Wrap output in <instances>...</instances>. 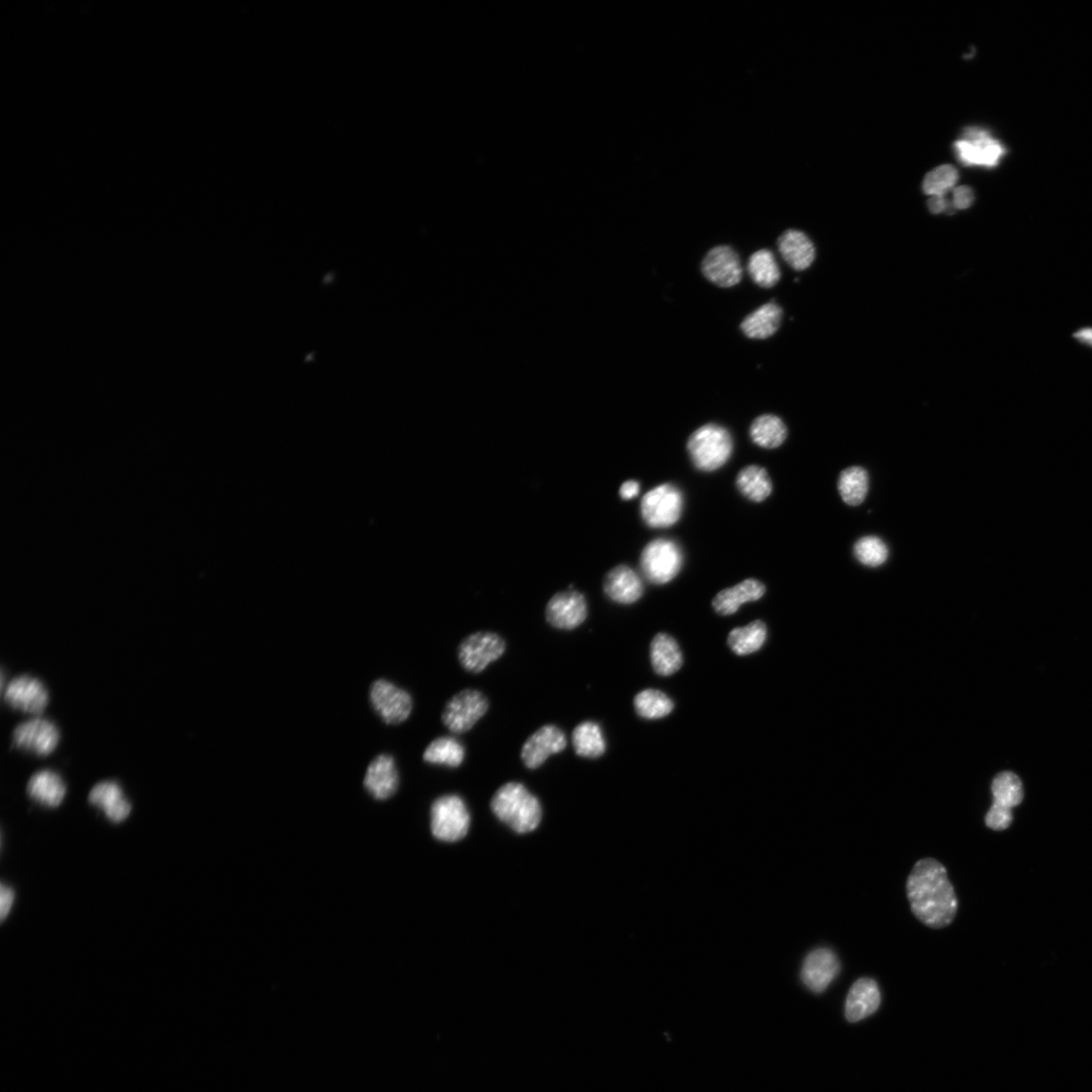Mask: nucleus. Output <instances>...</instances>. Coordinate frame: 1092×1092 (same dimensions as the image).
Listing matches in <instances>:
<instances>
[{
	"label": "nucleus",
	"instance_id": "1",
	"mask_svg": "<svg viewBox=\"0 0 1092 1092\" xmlns=\"http://www.w3.org/2000/svg\"><path fill=\"white\" fill-rule=\"evenodd\" d=\"M906 891L913 915L927 927L943 928L955 920L958 910L955 889L946 868L936 859H922L912 868Z\"/></svg>",
	"mask_w": 1092,
	"mask_h": 1092
},
{
	"label": "nucleus",
	"instance_id": "2",
	"mask_svg": "<svg viewBox=\"0 0 1092 1092\" xmlns=\"http://www.w3.org/2000/svg\"><path fill=\"white\" fill-rule=\"evenodd\" d=\"M491 808L495 817L519 833L535 830L543 819L540 800L519 782L501 786L494 794Z\"/></svg>",
	"mask_w": 1092,
	"mask_h": 1092
},
{
	"label": "nucleus",
	"instance_id": "3",
	"mask_svg": "<svg viewBox=\"0 0 1092 1092\" xmlns=\"http://www.w3.org/2000/svg\"><path fill=\"white\" fill-rule=\"evenodd\" d=\"M687 449L695 468L703 471L717 470L730 459L732 436L719 424H706L690 436Z\"/></svg>",
	"mask_w": 1092,
	"mask_h": 1092
},
{
	"label": "nucleus",
	"instance_id": "4",
	"mask_svg": "<svg viewBox=\"0 0 1092 1092\" xmlns=\"http://www.w3.org/2000/svg\"><path fill=\"white\" fill-rule=\"evenodd\" d=\"M431 831L443 842H458L467 836L470 816L466 802L458 796L437 799L431 806Z\"/></svg>",
	"mask_w": 1092,
	"mask_h": 1092
},
{
	"label": "nucleus",
	"instance_id": "5",
	"mask_svg": "<svg viewBox=\"0 0 1092 1092\" xmlns=\"http://www.w3.org/2000/svg\"><path fill=\"white\" fill-rule=\"evenodd\" d=\"M683 562V551L676 542L659 539L645 547L641 557V568L650 583L663 585L677 577Z\"/></svg>",
	"mask_w": 1092,
	"mask_h": 1092
},
{
	"label": "nucleus",
	"instance_id": "6",
	"mask_svg": "<svg viewBox=\"0 0 1092 1092\" xmlns=\"http://www.w3.org/2000/svg\"><path fill=\"white\" fill-rule=\"evenodd\" d=\"M684 509L682 491L673 484L653 488L642 500L644 521L653 528H666L676 524Z\"/></svg>",
	"mask_w": 1092,
	"mask_h": 1092
},
{
	"label": "nucleus",
	"instance_id": "7",
	"mask_svg": "<svg viewBox=\"0 0 1092 1092\" xmlns=\"http://www.w3.org/2000/svg\"><path fill=\"white\" fill-rule=\"evenodd\" d=\"M956 155L967 166L994 168L1005 154L1004 147L988 131L980 128H968L955 142Z\"/></svg>",
	"mask_w": 1092,
	"mask_h": 1092
},
{
	"label": "nucleus",
	"instance_id": "8",
	"mask_svg": "<svg viewBox=\"0 0 1092 1092\" xmlns=\"http://www.w3.org/2000/svg\"><path fill=\"white\" fill-rule=\"evenodd\" d=\"M489 707V700L482 692L465 689L446 703L443 712L444 724L453 733H465L486 716Z\"/></svg>",
	"mask_w": 1092,
	"mask_h": 1092
},
{
	"label": "nucleus",
	"instance_id": "9",
	"mask_svg": "<svg viewBox=\"0 0 1092 1092\" xmlns=\"http://www.w3.org/2000/svg\"><path fill=\"white\" fill-rule=\"evenodd\" d=\"M506 651V643L499 634L480 631L469 635L459 647L458 655L462 667L473 673H480L495 661L499 660Z\"/></svg>",
	"mask_w": 1092,
	"mask_h": 1092
},
{
	"label": "nucleus",
	"instance_id": "10",
	"mask_svg": "<svg viewBox=\"0 0 1092 1092\" xmlns=\"http://www.w3.org/2000/svg\"><path fill=\"white\" fill-rule=\"evenodd\" d=\"M370 700L374 710L388 724H399L410 717L413 709L411 695L386 680L372 684Z\"/></svg>",
	"mask_w": 1092,
	"mask_h": 1092
},
{
	"label": "nucleus",
	"instance_id": "11",
	"mask_svg": "<svg viewBox=\"0 0 1092 1092\" xmlns=\"http://www.w3.org/2000/svg\"><path fill=\"white\" fill-rule=\"evenodd\" d=\"M587 618V601L577 590L555 594L546 605V622L557 629L572 630L582 625Z\"/></svg>",
	"mask_w": 1092,
	"mask_h": 1092
},
{
	"label": "nucleus",
	"instance_id": "12",
	"mask_svg": "<svg viewBox=\"0 0 1092 1092\" xmlns=\"http://www.w3.org/2000/svg\"><path fill=\"white\" fill-rule=\"evenodd\" d=\"M61 740L57 726L43 719H35L19 724L13 733V745L38 757L52 753Z\"/></svg>",
	"mask_w": 1092,
	"mask_h": 1092
},
{
	"label": "nucleus",
	"instance_id": "13",
	"mask_svg": "<svg viewBox=\"0 0 1092 1092\" xmlns=\"http://www.w3.org/2000/svg\"><path fill=\"white\" fill-rule=\"evenodd\" d=\"M568 746L565 732L557 725L546 724L536 730L521 749V760L530 770L539 769L546 760L562 752Z\"/></svg>",
	"mask_w": 1092,
	"mask_h": 1092
},
{
	"label": "nucleus",
	"instance_id": "14",
	"mask_svg": "<svg viewBox=\"0 0 1092 1092\" xmlns=\"http://www.w3.org/2000/svg\"><path fill=\"white\" fill-rule=\"evenodd\" d=\"M840 971L841 963L836 952L827 948H820L809 952L805 958L801 979L814 994H823Z\"/></svg>",
	"mask_w": 1092,
	"mask_h": 1092
},
{
	"label": "nucleus",
	"instance_id": "15",
	"mask_svg": "<svg viewBox=\"0 0 1092 1092\" xmlns=\"http://www.w3.org/2000/svg\"><path fill=\"white\" fill-rule=\"evenodd\" d=\"M706 279L722 288L737 286L743 277V267L736 251L728 246L711 249L702 263Z\"/></svg>",
	"mask_w": 1092,
	"mask_h": 1092
},
{
	"label": "nucleus",
	"instance_id": "16",
	"mask_svg": "<svg viewBox=\"0 0 1092 1092\" xmlns=\"http://www.w3.org/2000/svg\"><path fill=\"white\" fill-rule=\"evenodd\" d=\"M8 705L24 713H42L49 703V693L44 684L30 676L13 679L4 694Z\"/></svg>",
	"mask_w": 1092,
	"mask_h": 1092
},
{
	"label": "nucleus",
	"instance_id": "17",
	"mask_svg": "<svg viewBox=\"0 0 1092 1092\" xmlns=\"http://www.w3.org/2000/svg\"><path fill=\"white\" fill-rule=\"evenodd\" d=\"M603 587L610 600L622 605L638 602L645 591L640 575L624 565L615 567L606 574Z\"/></svg>",
	"mask_w": 1092,
	"mask_h": 1092
},
{
	"label": "nucleus",
	"instance_id": "18",
	"mask_svg": "<svg viewBox=\"0 0 1092 1092\" xmlns=\"http://www.w3.org/2000/svg\"><path fill=\"white\" fill-rule=\"evenodd\" d=\"M881 1003L878 984L871 978H861L852 984L846 1001V1018L850 1023L860 1022L876 1012Z\"/></svg>",
	"mask_w": 1092,
	"mask_h": 1092
},
{
	"label": "nucleus",
	"instance_id": "19",
	"mask_svg": "<svg viewBox=\"0 0 1092 1092\" xmlns=\"http://www.w3.org/2000/svg\"><path fill=\"white\" fill-rule=\"evenodd\" d=\"M399 774L395 762L389 754H381L369 765L365 787L377 800H386L398 790Z\"/></svg>",
	"mask_w": 1092,
	"mask_h": 1092
},
{
	"label": "nucleus",
	"instance_id": "20",
	"mask_svg": "<svg viewBox=\"0 0 1092 1092\" xmlns=\"http://www.w3.org/2000/svg\"><path fill=\"white\" fill-rule=\"evenodd\" d=\"M89 803L102 810L105 816L114 824L127 820L132 806L124 796L120 785L113 781H105L95 785L89 793Z\"/></svg>",
	"mask_w": 1092,
	"mask_h": 1092
},
{
	"label": "nucleus",
	"instance_id": "21",
	"mask_svg": "<svg viewBox=\"0 0 1092 1092\" xmlns=\"http://www.w3.org/2000/svg\"><path fill=\"white\" fill-rule=\"evenodd\" d=\"M766 593L765 585L756 579H748L742 583L724 591L714 597L712 605L719 614L732 615L737 613L742 605L758 601Z\"/></svg>",
	"mask_w": 1092,
	"mask_h": 1092
},
{
	"label": "nucleus",
	"instance_id": "22",
	"mask_svg": "<svg viewBox=\"0 0 1092 1092\" xmlns=\"http://www.w3.org/2000/svg\"><path fill=\"white\" fill-rule=\"evenodd\" d=\"M778 248L783 260L798 271L809 268L816 260V247L808 236L799 230L786 231L779 238Z\"/></svg>",
	"mask_w": 1092,
	"mask_h": 1092
},
{
	"label": "nucleus",
	"instance_id": "23",
	"mask_svg": "<svg viewBox=\"0 0 1092 1092\" xmlns=\"http://www.w3.org/2000/svg\"><path fill=\"white\" fill-rule=\"evenodd\" d=\"M27 791L29 797L38 804L56 808L65 799L66 785L57 773L44 770L34 774L28 783Z\"/></svg>",
	"mask_w": 1092,
	"mask_h": 1092
},
{
	"label": "nucleus",
	"instance_id": "24",
	"mask_svg": "<svg viewBox=\"0 0 1092 1092\" xmlns=\"http://www.w3.org/2000/svg\"><path fill=\"white\" fill-rule=\"evenodd\" d=\"M650 661L655 673L668 677L683 665V654L676 641L667 633L655 635L650 645Z\"/></svg>",
	"mask_w": 1092,
	"mask_h": 1092
},
{
	"label": "nucleus",
	"instance_id": "25",
	"mask_svg": "<svg viewBox=\"0 0 1092 1092\" xmlns=\"http://www.w3.org/2000/svg\"><path fill=\"white\" fill-rule=\"evenodd\" d=\"M782 317L783 311L780 306L774 302L768 303L749 315L741 328L749 339L766 340L777 332Z\"/></svg>",
	"mask_w": 1092,
	"mask_h": 1092
},
{
	"label": "nucleus",
	"instance_id": "26",
	"mask_svg": "<svg viewBox=\"0 0 1092 1092\" xmlns=\"http://www.w3.org/2000/svg\"><path fill=\"white\" fill-rule=\"evenodd\" d=\"M571 743L575 753L582 758L598 759L606 751L603 730L597 723L584 722L575 726Z\"/></svg>",
	"mask_w": 1092,
	"mask_h": 1092
},
{
	"label": "nucleus",
	"instance_id": "27",
	"mask_svg": "<svg viewBox=\"0 0 1092 1092\" xmlns=\"http://www.w3.org/2000/svg\"><path fill=\"white\" fill-rule=\"evenodd\" d=\"M787 434L788 430L783 420L772 414L758 417L749 428L752 443L767 449L781 446L787 439Z\"/></svg>",
	"mask_w": 1092,
	"mask_h": 1092
},
{
	"label": "nucleus",
	"instance_id": "28",
	"mask_svg": "<svg viewBox=\"0 0 1092 1092\" xmlns=\"http://www.w3.org/2000/svg\"><path fill=\"white\" fill-rule=\"evenodd\" d=\"M737 487L747 499L756 503L765 501L773 491L768 471L759 466L744 468L737 476Z\"/></svg>",
	"mask_w": 1092,
	"mask_h": 1092
},
{
	"label": "nucleus",
	"instance_id": "29",
	"mask_svg": "<svg viewBox=\"0 0 1092 1092\" xmlns=\"http://www.w3.org/2000/svg\"><path fill=\"white\" fill-rule=\"evenodd\" d=\"M768 637L766 624L753 622L745 627L734 628L730 631L727 643L731 650L738 655H748L760 650Z\"/></svg>",
	"mask_w": 1092,
	"mask_h": 1092
},
{
	"label": "nucleus",
	"instance_id": "30",
	"mask_svg": "<svg viewBox=\"0 0 1092 1092\" xmlns=\"http://www.w3.org/2000/svg\"><path fill=\"white\" fill-rule=\"evenodd\" d=\"M465 757V747L452 737L437 738L423 753L424 762L449 768H459L464 763Z\"/></svg>",
	"mask_w": 1092,
	"mask_h": 1092
},
{
	"label": "nucleus",
	"instance_id": "31",
	"mask_svg": "<svg viewBox=\"0 0 1092 1092\" xmlns=\"http://www.w3.org/2000/svg\"><path fill=\"white\" fill-rule=\"evenodd\" d=\"M869 489V475L861 467H851L842 471L839 479V491L844 502L850 506H858L866 498Z\"/></svg>",
	"mask_w": 1092,
	"mask_h": 1092
},
{
	"label": "nucleus",
	"instance_id": "32",
	"mask_svg": "<svg viewBox=\"0 0 1092 1092\" xmlns=\"http://www.w3.org/2000/svg\"><path fill=\"white\" fill-rule=\"evenodd\" d=\"M748 270L751 280L765 289L773 288L780 281L778 264L770 250L754 252L749 258Z\"/></svg>",
	"mask_w": 1092,
	"mask_h": 1092
},
{
	"label": "nucleus",
	"instance_id": "33",
	"mask_svg": "<svg viewBox=\"0 0 1092 1092\" xmlns=\"http://www.w3.org/2000/svg\"><path fill=\"white\" fill-rule=\"evenodd\" d=\"M634 708L641 718L655 721L669 716L673 709V702L662 691L648 689L635 697Z\"/></svg>",
	"mask_w": 1092,
	"mask_h": 1092
},
{
	"label": "nucleus",
	"instance_id": "34",
	"mask_svg": "<svg viewBox=\"0 0 1092 1092\" xmlns=\"http://www.w3.org/2000/svg\"><path fill=\"white\" fill-rule=\"evenodd\" d=\"M991 790L995 802L1010 809L1020 805L1024 800L1023 784L1015 773L999 774L992 782Z\"/></svg>",
	"mask_w": 1092,
	"mask_h": 1092
},
{
	"label": "nucleus",
	"instance_id": "35",
	"mask_svg": "<svg viewBox=\"0 0 1092 1092\" xmlns=\"http://www.w3.org/2000/svg\"><path fill=\"white\" fill-rule=\"evenodd\" d=\"M957 169L952 165H942L931 170L925 177L923 190L929 196H947L958 182Z\"/></svg>",
	"mask_w": 1092,
	"mask_h": 1092
},
{
	"label": "nucleus",
	"instance_id": "36",
	"mask_svg": "<svg viewBox=\"0 0 1092 1092\" xmlns=\"http://www.w3.org/2000/svg\"><path fill=\"white\" fill-rule=\"evenodd\" d=\"M856 559L864 566L877 568L888 559L889 551L885 543L877 536H865L853 547Z\"/></svg>",
	"mask_w": 1092,
	"mask_h": 1092
},
{
	"label": "nucleus",
	"instance_id": "37",
	"mask_svg": "<svg viewBox=\"0 0 1092 1092\" xmlns=\"http://www.w3.org/2000/svg\"><path fill=\"white\" fill-rule=\"evenodd\" d=\"M985 823L991 829L999 831L1006 829L1012 823L1011 809L994 802L987 813Z\"/></svg>",
	"mask_w": 1092,
	"mask_h": 1092
},
{
	"label": "nucleus",
	"instance_id": "38",
	"mask_svg": "<svg viewBox=\"0 0 1092 1092\" xmlns=\"http://www.w3.org/2000/svg\"><path fill=\"white\" fill-rule=\"evenodd\" d=\"M975 192L972 189L963 186L952 190L951 207L952 210L963 211L969 209L975 203Z\"/></svg>",
	"mask_w": 1092,
	"mask_h": 1092
},
{
	"label": "nucleus",
	"instance_id": "39",
	"mask_svg": "<svg viewBox=\"0 0 1092 1092\" xmlns=\"http://www.w3.org/2000/svg\"><path fill=\"white\" fill-rule=\"evenodd\" d=\"M0 893H2V896H0L2 898L0 899V906H2L0 907V917H2V922H5L14 902L15 895L14 891L5 883L2 884Z\"/></svg>",
	"mask_w": 1092,
	"mask_h": 1092
},
{
	"label": "nucleus",
	"instance_id": "40",
	"mask_svg": "<svg viewBox=\"0 0 1092 1092\" xmlns=\"http://www.w3.org/2000/svg\"><path fill=\"white\" fill-rule=\"evenodd\" d=\"M927 207L930 213L935 215L952 210L947 196H930Z\"/></svg>",
	"mask_w": 1092,
	"mask_h": 1092
},
{
	"label": "nucleus",
	"instance_id": "41",
	"mask_svg": "<svg viewBox=\"0 0 1092 1092\" xmlns=\"http://www.w3.org/2000/svg\"><path fill=\"white\" fill-rule=\"evenodd\" d=\"M641 492V485L637 481H627L623 483L620 490V495L622 500L630 501L637 498Z\"/></svg>",
	"mask_w": 1092,
	"mask_h": 1092
},
{
	"label": "nucleus",
	"instance_id": "42",
	"mask_svg": "<svg viewBox=\"0 0 1092 1092\" xmlns=\"http://www.w3.org/2000/svg\"><path fill=\"white\" fill-rule=\"evenodd\" d=\"M1074 336L1077 342L1092 348V327L1082 328L1077 331Z\"/></svg>",
	"mask_w": 1092,
	"mask_h": 1092
}]
</instances>
